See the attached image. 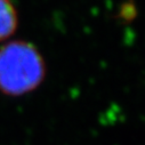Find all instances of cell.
I'll list each match as a JSON object with an SVG mask.
<instances>
[{
	"mask_svg": "<svg viewBox=\"0 0 145 145\" xmlns=\"http://www.w3.org/2000/svg\"><path fill=\"white\" fill-rule=\"evenodd\" d=\"M45 74V61L32 44L17 40L0 48V90L4 94H27L42 82Z\"/></svg>",
	"mask_w": 145,
	"mask_h": 145,
	"instance_id": "cell-1",
	"label": "cell"
},
{
	"mask_svg": "<svg viewBox=\"0 0 145 145\" xmlns=\"http://www.w3.org/2000/svg\"><path fill=\"white\" fill-rule=\"evenodd\" d=\"M18 16L10 0H0V41H3L16 31Z\"/></svg>",
	"mask_w": 145,
	"mask_h": 145,
	"instance_id": "cell-2",
	"label": "cell"
}]
</instances>
